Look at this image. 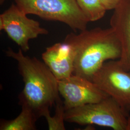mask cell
<instances>
[{"label":"cell","mask_w":130,"mask_h":130,"mask_svg":"<svg viewBox=\"0 0 130 130\" xmlns=\"http://www.w3.org/2000/svg\"><path fill=\"white\" fill-rule=\"evenodd\" d=\"M64 42L69 44L74 53L73 74L91 81L106 62L121 57V43L111 27L86 29L79 34L70 33Z\"/></svg>","instance_id":"cell-1"},{"label":"cell","mask_w":130,"mask_h":130,"mask_svg":"<svg viewBox=\"0 0 130 130\" xmlns=\"http://www.w3.org/2000/svg\"><path fill=\"white\" fill-rule=\"evenodd\" d=\"M5 52L6 56L17 62L23 80L19 104L31 108L39 118L43 117L60 98L57 79L43 62L25 56L21 49L15 52L9 47Z\"/></svg>","instance_id":"cell-2"},{"label":"cell","mask_w":130,"mask_h":130,"mask_svg":"<svg viewBox=\"0 0 130 130\" xmlns=\"http://www.w3.org/2000/svg\"><path fill=\"white\" fill-rule=\"evenodd\" d=\"M129 112L108 96L98 102L90 103L65 111V121L80 125L106 127L127 130Z\"/></svg>","instance_id":"cell-3"},{"label":"cell","mask_w":130,"mask_h":130,"mask_svg":"<svg viewBox=\"0 0 130 130\" xmlns=\"http://www.w3.org/2000/svg\"><path fill=\"white\" fill-rule=\"evenodd\" d=\"M27 14H32L47 20L66 24L75 32L87 29L89 21L77 0H14Z\"/></svg>","instance_id":"cell-4"},{"label":"cell","mask_w":130,"mask_h":130,"mask_svg":"<svg viewBox=\"0 0 130 130\" xmlns=\"http://www.w3.org/2000/svg\"><path fill=\"white\" fill-rule=\"evenodd\" d=\"M27 15L14 4L0 15V30H4L24 52L29 50L30 40L49 33L39 22Z\"/></svg>","instance_id":"cell-5"},{"label":"cell","mask_w":130,"mask_h":130,"mask_svg":"<svg viewBox=\"0 0 130 130\" xmlns=\"http://www.w3.org/2000/svg\"><path fill=\"white\" fill-rule=\"evenodd\" d=\"M93 82L130 112V70L123 69L118 60L107 61L94 75Z\"/></svg>","instance_id":"cell-6"},{"label":"cell","mask_w":130,"mask_h":130,"mask_svg":"<svg viewBox=\"0 0 130 130\" xmlns=\"http://www.w3.org/2000/svg\"><path fill=\"white\" fill-rule=\"evenodd\" d=\"M58 87L66 110L98 102L109 96L93 81L77 75L58 80Z\"/></svg>","instance_id":"cell-7"},{"label":"cell","mask_w":130,"mask_h":130,"mask_svg":"<svg viewBox=\"0 0 130 130\" xmlns=\"http://www.w3.org/2000/svg\"><path fill=\"white\" fill-rule=\"evenodd\" d=\"M42 58L57 80L73 74L74 53L71 47L65 42L56 43L47 47L42 54Z\"/></svg>","instance_id":"cell-8"},{"label":"cell","mask_w":130,"mask_h":130,"mask_svg":"<svg viewBox=\"0 0 130 130\" xmlns=\"http://www.w3.org/2000/svg\"><path fill=\"white\" fill-rule=\"evenodd\" d=\"M110 20V27L118 38L121 47V57L118 59L121 67L130 70V0H122L113 10Z\"/></svg>","instance_id":"cell-9"},{"label":"cell","mask_w":130,"mask_h":130,"mask_svg":"<svg viewBox=\"0 0 130 130\" xmlns=\"http://www.w3.org/2000/svg\"><path fill=\"white\" fill-rule=\"evenodd\" d=\"M21 111L13 120H2L1 130H36V123L39 117L32 109L26 105L21 106Z\"/></svg>","instance_id":"cell-10"},{"label":"cell","mask_w":130,"mask_h":130,"mask_svg":"<svg viewBox=\"0 0 130 130\" xmlns=\"http://www.w3.org/2000/svg\"><path fill=\"white\" fill-rule=\"evenodd\" d=\"M77 2L89 22L100 20L107 12L101 0H77Z\"/></svg>","instance_id":"cell-11"},{"label":"cell","mask_w":130,"mask_h":130,"mask_svg":"<svg viewBox=\"0 0 130 130\" xmlns=\"http://www.w3.org/2000/svg\"><path fill=\"white\" fill-rule=\"evenodd\" d=\"M55 113L52 117L50 111L47 112L43 117L46 120L48 129L50 130H65V107L63 102L60 98L56 101L55 104Z\"/></svg>","instance_id":"cell-12"},{"label":"cell","mask_w":130,"mask_h":130,"mask_svg":"<svg viewBox=\"0 0 130 130\" xmlns=\"http://www.w3.org/2000/svg\"><path fill=\"white\" fill-rule=\"evenodd\" d=\"M122 0H101L103 5L107 11L114 10L119 5Z\"/></svg>","instance_id":"cell-13"},{"label":"cell","mask_w":130,"mask_h":130,"mask_svg":"<svg viewBox=\"0 0 130 130\" xmlns=\"http://www.w3.org/2000/svg\"><path fill=\"white\" fill-rule=\"evenodd\" d=\"M127 130H130V116L129 117V119H128V126L127 128Z\"/></svg>","instance_id":"cell-14"},{"label":"cell","mask_w":130,"mask_h":130,"mask_svg":"<svg viewBox=\"0 0 130 130\" xmlns=\"http://www.w3.org/2000/svg\"><path fill=\"white\" fill-rule=\"evenodd\" d=\"M5 0H0V2H1V4H2L4 2V1H5Z\"/></svg>","instance_id":"cell-15"}]
</instances>
